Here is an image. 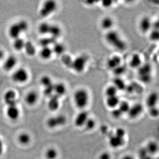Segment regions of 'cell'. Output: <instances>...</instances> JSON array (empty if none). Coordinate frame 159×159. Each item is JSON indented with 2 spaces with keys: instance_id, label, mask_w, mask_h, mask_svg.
Here are the masks:
<instances>
[{
  "instance_id": "6da1fadb",
  "label": "cell",
  "mask_w": 159,
  "mask_h": 159,
  "mask_svg": "<svg viewBox=\"0 0 159 159\" xmlns=\"http://www.w3.org/2000/svg\"><path fill=\"white\" fill-rule=\"evenodd\" d=\"M105 39L108 43L118 51H125L127 44L117 31L110 30L107 31L105 35Z\"/></svg>"
},
{
  "instance_id": "7a4b0ae2",
  "label": "cell",
  "mask_w": 159,
  "mask_h": 159,
  "mask_svg": "<svg viewBox=\"0 0 159 159\" xmlns=\"http://www.w3.org/2000/svg\"><path fill=\"white\" fill-rule=\"evenodd\" d=\"M74 101L77 108L84 110L88 106L89 102L88 92L83 88L77 90L74 93Z\"/></svg>"
},
{
  "instance_id": "3957f363",
  "label": "cell",
  "mask_w": 159,
  "mask_h": 159,
  "mask_svg": "<svg viewBox=\"0 0 159 159\" xmlns=\"http://www.w3.org/2000/svg\"><path fill=\"white\" fill-rule=\"evenodd\" d=\"M57 4L53 0H48L44 2L39 11V15L43 18L50 16L57 10Z\"/></svg>"
},
{
  "instance_id": "277c9868",
  "label": "cell",
  "mask_w": 159,
  "mask_h": 159,
  "mask_svg": "<svg viewBox=\"0 0 159 159\" xmlns=\"http://www.w3.org/2000/svg\"><path fill=\"white\" fill-rule=\"evenodd\" d=\"M152 68L150 64L145 63L138 69V75L141 82L145 84L149 83L152 80Z\"/></svg>"
},
{
  "instance_id": "5b68a950",
  "label": "cell",
  "mask_w": 159,
  "mask_h": 159,
  "mask_svg": "<svg viewBox=\"0 0 159 159\" xmlns=\"http://www.w3.org/2000/svg\"><path fill=\"white\" fill-rule=\"evenodd\" d=\"M29 72L24 68H20L17 69L11 75L12 81L19 84L25 83L29 80Z\"/></svg>"
},
{
  "instance_id": "8992f818",
  "label": "cell",
  "mask_w": 159,
  "mask_h": 159,
  "mask_svg": "<svg viewBox=\"0 0 159 159\" xmlns=\"http://www.w3.org/2000/svg\"><path fill=\"white\" fill-rule=\"evenodd\" d=\"M67 122V119L63 115H57L49 117L47 119L46 124L49 128L54 129L65 125Z\"/></svg>"
},
{
  "instance_id": "52a82bcc",
  "label": "cell",
  "mask_w": 159,
  "mask_h": 159,
  "mask_svg": "<svg viewBox=\"0 0 159 159\" xmlns=\"http://www.w3.org/2000/svg\"><path fill=\"white\" fill-rule=\"evenodd\" d=\"M88 58L84 55H80L73 60L71 68L78 74H80L85 70Z\"/></svg>"
},
{
  "instance_id": "ba28073f",
  "label": "cell",
  "mask_w": 159,
  "mask_h": 159,
  "mask_svg": "<svg viewBox=\"0 0 159 159\" xmlns=\"http://www.w3.org/2000/svg\"><path fill=\"white\" fill-rule=\"evenodd\" d=\"M3 100L7 106L17 105V94L13 89H9L5 92L3 96Z\"/></svg>"
},
{
  "instance_id": "9c48e42d",
  "label": "cell",
  "mask_w": 159,
  "mask_h": 159,
  "mask_svg": "<svg viewBox=\"0 0 159 159\" xmlns=\"http://www.w3.org/2000/svg\"><path fill=\"white\" fill-rule=\"evenodd\" d=\"M6 115L7 118L11 121H16L20 118V111L17 105L7 106L6 110Z\"/></svg>"
},
{
  "instance_id": "30bf717a",
  "label": "cell",
  "mask_w": 159,
  "mask_h": 159,
  "mask_svg": "<svg viewBox=\"0 0 159 159\" xmlns=\"http://www.w3.org/2000/svg\"><path fill=\"white\" fill-rule=\"evenodd\" d=\"M144 108L141 103H138L130 106V108L127 112L129 118L131 119H136L139 118L142 113Z\"/></svg>"
},
{
  "instance_id": "8fae6325",
  "label": "cell",
  "mask_w": 159,
  "mask_h": 159,
  "mask_svg": "<svg viewBox=\"0 0 159 159\" xmlns=\"http://www.w3.org/2000/svg\"><path fill=\"white\" fill-rule=\"evenodd\" d=\"M89 118L88 112L84 110H81L74 119V125L77 128L84 127Z\"/></svg>"
},
{
  "instance_id": "7c38bea8",
  "label": "cell",
  "mask_w": 159,
  "mask_h": 159,
  "mask_svg": "<svg viewBox=\"0 0 159 159\" xmlns=\"http://www.w3.org/2000/svg\"><path fill=\"white\" fill-rule=\"evenodd\" d=\"M17 58L14 55H9L5 59L3 65L4 70L9 72L13 70L17 65Z\"/></svg>"
},
{
  "instance_id": "4fadbf2b",
  "label": "cell",
  "mask_w": 159,
  "mask_h": 159,
  "mask_svg": "<svg viewBox=\"0 0 159 159\" xmlns=\"http://www.w3.org/2000/svg\"><path fill=\"white\" fill-rule=\"evenodd\" d=\"M152 22L150 18L144 16L141 19L139 22V29L144 33H146L152 29Z\"/></svg>"
},
{
  "instance_id": "5bb4252c",
  "label": "cell",
  "mask_w": 159,
  "mask_h": 159,
  "mask_svg": "<svg viewBox=\"0 0 159 159\" xmlns=\"http://www.w3.org/2000/svg\"><path fill=\"white\" fill-rule=\"evenodd\" d=\"M109 136V143L112 148H121L125 144V139L119 138L116 136L114 134Z\"/></svg>"
},
{
  "instance_id": "9a60e30c",
  "label": "cell",
  "mask_w": 159,
  "mask_h": 159,
  "mask_svg": "<svg viewBox=\"0 0 159 159\" xmlns=\"http://www.w3.org/2000/svg\"><path fill=\"white\" fill-rule=\"evenodd\" d=\"M8 31L9 37L13 40L20 37L21 34H22L17 22L11 24L9 27Z\"/></svg>"
},
{
  "instance_id": "2e32d148",
  "label": "cell",
  "mask_w": 159,
  "mask_h": 159,
  "mask_svg": "<svg viewBox=\"0 0 159 159\" xmlns=\"http://www.w3.org/2000/svg\"><path fill=\"white\" fill-rule=\"evenodd\" d=\"M39 100V95L34 91H30L26 94L25 102L29 106H33L37 103Z\"/></svg>"
},
{
  "instance_id": "e0dca14e",
  "label": "cell",
  "mask_w": 159,
  "mask_h": 159,
  "mask_svg": "<svg viewBox=\"0 0 159 159\" xmlns=\"http://www.w3.org/2000/svg\"><path fill=\"white\" fill-rule=\"evenodd\" d=\"M60 106V98L53 95L49 97L48 103V108L51 111H55L59 109Z\"/></svg>"
},
{
  "instance_id": "ac0fdd59",
  "label": "cell",
  "mask_w": 159,
  "mask_h": 159,
  "mask_svg": "<svg viewBox=\"0 0 159 159\" xmlns=\"http://www.w3.org/2000/svg\"><path fill=\"white\" fill-rule=\"evenodd\" d=\"M122 58L119 55H115L107 60V66L111 70H113L117 67L121 65Z\"/></svg>"
},
{
  "instance_id": "d6986e66",
  "label": "cell",
  "mask_w": 159,
  "mask_h": 159,
  "mask_svg": "<svg viewBox=\"0 0 159 159\" xmlns=\"http://www.w3.org/2000/svg\"><path fill=\"white\" fill-rule=\"evenodd\" d=\"M66 87L62 82L57 83L54 85V95L60 98L66 93Z\"/></svg>"
},
{
  "instance_id": "ffe728a7",
  "label": "cell",
  "mask_w": 159,
  "mask_h": 159,
  "mask_svg": "<svg viewBox=\"0 0 159 159\" xmlns=\"http://www.w3.org/2000/svg\"><path fill=\"white\" fill-rule=\"evenodd\" d=\"M158 94L156 92H152L148 95L146 100V104L147 107L150 108L157 107L158 101Z\"/></svg>"
},
{
  "instance_id": "44dd1931",
  "label": "cell",
  "mask_w": 159,
  "mask_h": 159,
  "mask_svg": "<svg viewBox=\"0 0 159 159\" xmlns=\"http://www.w3.org/2000/svg\"><path fill=\"white\" fill-rule=\"evenodd\" d=\"M142 64V59L139 54H134L131 57L129 65L133 69H138Z\"/></svg>"
},
{
  "instance_id": "7402d4cb",
  "label": "cell",
  "mask_w": 159,
  "mask_h": 159,
  "mask_svg": "<svg viewBox=\"0 0 159 159\" xmlns=\"http://www.w3.org/2000/svg\"><path fill=\"white\" fill-rule=\"evenodd\" d=\"M53 54L52 48L50 47H42L39 52L40 57L45 61L51 59Z\"/></svg>"
},
{
  "instance_id": "603a6c76",
  "label": "cell",
  "mask_w": 159,
  "mask_h": 159,
  "mask_svg": "<svg viewBox=\"0 0 159 159\" xmlns=\"http://www.w3.org/2000/svg\"><path fill=\"white\" fill-rule=\"evenodd\" d=\"M17 141L20 145L23 146L29 145L31 142V136L27 132L21 133L18 136Z\"/></svg>"
},
{
  "instance_id": "cb8c5ba5",
  "label": "cell",
  "mask_w": 159,
  "mask_h": 159,
  "mask_svg": "<svg viewBox=\"0 0 159 159\" xmlns=\"http://www.w3.org/2000/svg\"><path fill=\"white\" fill-rule=\"evenodd\" d=\"M114 25V20L110 16H106L103 18L100 22L101 28L104 30H107V31L111 30Z\"/></svg>"
},
{
  "instance_id": "d4e9b609",
  "label": "cell",
  "mask_w": 159,
  "mask_h": 159,
  "mask_svg": "<svg viewBox=\"0 0 159 159\" xmlns=\"http://www.w3.org/2000/svg\"><path fill=\"white\" fill-rule=\"evenodd\" d=\"M120 102V99H119V97L118 96H116L107 97L106 104L108 108L112 110L118 107Z\"/></svg>"
},
{
  "instance_id": "484cf974",
  "label": "cell",
  "mask_w": 159,
  "mask_h": 159,
  "mask_svg": "<svg viewBox=\"0 0 159 159\" xmlns=\"http://www.w3.org/2000/svg\"><path fill=\"white\" fill-rule=\"evenodd\" d=\"M24 50L26 54L29 57H33L36 54V48L34 44L31 41L25 42Z\"/></svg>"
},
{
  "instance_id": "4316f807",
  "label": "cell",
  "mask_w": 159,
  "mask_h": 159,
  "mask_svg": "<svg viewBox=\"0 0 159 159\" xmlns=\"http://www.w3.org/2000/svg\"><path fill=\"white\" fill-rule=\"evenodd\" d=\"M145 148L148 153L152 156L158 151V145L155 141H151L148 142Z\"/></svg>"
},
{
  "instance_id": "83f0119b",
  "label": "cell",
  "mask_w": 159,
  "mask_h": 159,
  "mask_svg": "<svg viewBox=\"0 0 159 159\" xmlns=\"http://www.w3.org/2000/svg\"><path fill=\"white\" fill-rule=\"evenodd\" d=\"M61 29L59 26L56 25H51L49 34L50 37L56 40L61 35Z\"/></svg>"
},
{
  "instance_id": "f1b7e54d",
  "label": "cell",
  "mask_w": 159,
  "mask_h": 159,
  "mask_svg": "<svg viewBox=\"0 0 159 159\" xmlns=\"http://www.w3.org/2000/svg\"><path fill=\"white\" fill-rule=\"evenodd\" d=\"M52 49L53 54H55L57 56H61L64 54L66 51V48L63 44L56 42L53 44Z\"/></svg>"
},
{
  "instance_id": "f546056e",
  "label": "cell",
  "mask_w": 159,
  "mask_h": 159,
  "mask_svg": "<svg viewBox=\"0 0 159 159\" xmlns=\"http://www.w3.org/2000/svg\"><path fill=\"white\" fill-rule=\"evenodd\" d=\"M25 42L22 38H18L13 40L12 47L15 51L20 52L24 50Z\"/></svg>"
},
{
  "instance_id": "4dcf8cb0",
  "label": "cell",
  "mask_w": 159,
  "mask_h": 159,
  "mask_svg": "<svg viewBox=\"0 0 159 159\" xmlns=\"http://www.w3.org/2000/svg\"><path fill=\"white\" fill-rule=\"evenodd\" d=\"M58 156V151L57 149L53 147L48 148L45 152L46 159H57Z\"/></svg>"
},
{
  "instance_id": "1f68e13d",
  "label": "cell",
  "mask_w": 159,
  "mask_h": 159,
  "mask_svg": "<svg viewBox=\"0 0 159 159\" xmlns=\"http://www.w3.org/2000/svg\"><path fill=\"white\" fill-rule=\"evenodd\" d=\"M113 85L119 90H123L126 88V84L125 81L120 77H116L113 80Z\"/></svg>"
},
{
  "instance_id": "d6a6232c",
  "label": "cell",
  "mask_w": 159,
  "mask_h": 159,
  "mask_svg": "<svg viewBox=\"0 0 159 159\" xmlns=\"http://www.w3.org/2000/svg\"><path fill=\"white\" fill-rule=\"evenodd\" d=\"M51 25L48 22H42L39 25L38 31L40 34L45 35L49 34Z\"/></svg>"
},
{
  "instance_id": "836d02e7",
  "label": "cell",
  "mask_w": 159,
  "mask_h": 159,
  "mask_svg": "<svg viewBox=\"0 0 159 159\" xmlns=\"http://www.w3.org/2000/svg\"><path fill=\"white\" fill-rule=\"evenodd\" d=\"M56 42V40L49 36L41 39L39 41V44L42 47H50L51 44H54Z\"/></svg>"
},
{
  "instance_id": "e575fe53",
  "label": "cell",
  "mask_w": 159,
  "mask_h": 159,
  "mask_svg": "<svg viewBox=\"0 0 159 159\" xmlns=\"http://www.w3.org/2000/svg\"><path fill=\"white\" fill-rule=\"evenodd\" d=\"M118 89L113 85L108 86L105 89V94L107 97L117 96Z\"/></svg>"
},
{
  "instance_id": "d590c367",
  "label": "cell",
  "mask_w": 159,
  "mask_h": 159,
  "mask_svg": "<svg viewBox=\"0 0 159 159\" xmlns=\"http://www.w3.org/2000/svg\"><path fill=\"white\" fill-rule=\"evenodd\" d=\"M40 83L44 88L53 84L52 79L48 75H44L41 77Z\"/></svg>"
},
{
  "instance_id": "8d00e7d4",
  "label": "cell",
  "mask_w": 159,
  "mask_h": 159,
  "mask_svg": "<svg viewBox=\"0 0 159 159\" xmlns=\"http://www.w3.org/2000/svg\"><path fill=\"white\" fill-rule=\"evenodd\" d=\"M73 59L68 54H64L61 56V61L63 64L68 68H71Z\"/></svg>"
},
{
  "instance_id": "74e56055",
  "label": "cell",
  "mask_w": 159,
  "mask_h": 159,
  "mask_svg": "<svg viewBox=\"0 0 159 159\" xmlns=\"http://www.w3.org/2000/svg\"><path fill=\"white\" fill-rule=\"evenodd\" d=\"M130 107V105L127 101H120L118 108L122 112V114H124L127 113Z\"/></svg>"
},
{
  "instance_id": "f35d334b",
  "label": "cell",
  "mask_w": 159,
  "mask_h": 159,
  "mask_svg": "<svg viewBox=\"0 0 159 159\" xmlns=\"http://www.w3.org/2000/svg\"><path fill=\"white\" fill-rule=\"evenodd\" d=\"M96 125V121L94 119L89 117L86 122L85 125L84 127L87 130L91 131L95 128Z\"/></svg>"
},
{
  "instance_id": "ab89813d",
  "label": "cell",
  "mask_w": 159,
  "mask_h": 159,
  "mask_svg": "<svg viewBox=\"0 0 159 159\" xmlns=\"http://www.w3.org/2000/svg\"><path fill=\"white\" fill-rule=\"evenodd\" d=\"M18 25L21 30L22 33H25L28 31L29 29V25L28 22L24 20H20L17 22Z\"/></svg>"
},
{
  "instance_id": "60d3db41",
  "label": "cell",
  "mask_w": 159,
  "mask_h": 159,
  "mask_svg": "<svg viewBox=\"0 0 159 159\" xmlns=\"http://www.w3.org/2000/svg\"><path fill=\"white\" fill-rule=\"evenodd\" d=\"M139 157L140 159H153L152 156L150 155L146 151L145 148H142L139 151Z\"/></svg>"
},
{
  "instance_id": "b9f144b4",
  "label": "cell",
  "mask_w": 159,
  "mask_h": 159,
  "mask_svg": "<svg viewBox=\"0 0 159 159\" xmlns=\"http://www.w3.org/2000/svg\"><path fill=\"white\" fill-rule=\"evenodd\" d=\"M125 71H126V68L124 66L122 65L113 70L114 74L116 76V77H120V76L125 73Z\"/></svg>"
},
{
  "instance_id": "7bdbcfd3",
  "label": "cell",
  "mask_w": 159,
  "mask_h": 159,
  "mask_svg": "<svg viewBox=\"0 0 159 159\" xmlns=\"http://www.w3.org/2000/svg\"><path fill=\"white\" fill-rule=\"evenodd\" d=\"M159 38V30L152 29V30L151 31L150 34H149V39L152 41L156 42L158 40Z\"/></svg>"
},
{
  "instance_id": "ee69618b",
  "label": "cell",
  "mask_w": 159,
  "mask_h": 159,
  "mask_svg": "<svg viewBox=\"0 0 159 159\" xmlns=\"http://www.w3.org/2000/svg\"><path fill=\"white\" fill-rule=\"evenodd\" d=\"M54 84H53L52 85L45 88L44 89V93L46 96L50 97L54 95Z\"/></svg>"
},
{
  "instance_id": "f6af8a7d",
  "label": "cell",
  "mask_w": 159,
  "mask_h": 159,
  "mask_svg": "<svg viewBox=\"0 0 159 159\" xmlns=\"http://www.w3.org/2000/svg\"><path fill=\"white\" fill-rule=\"evenodd\" d=\"M114 134L119 138L125 139V135H126V131L124 128L119 127L116 129Z\"/></svg>"
},
{
  "instance_id": "bcb514c9",
  "label": "cell",
  "mask_w": 159,
  "mask_h": 159,
  "mask_svg": "<svg viewBox=\"0 0 159 159\" xmlns=\"http://www.w3.org/2000/svg\"><path fill=\"white\" fill-rule=\"evenodd\" d=\"M111 114L112 116L113 117L114 119H120L122 116V115H123L118 107L112 110Z\"/></svg>"
},
{
  "instance_id": "7dc6e473",
  "label": "cell",
  "mask_w": 159,
  "mask_h": 159,
  "mask_svg": "<svg viewBox=\"0 0 159 159\" xmlns=\"http://www.w3.org/2000/svg\"><path fill=\"white\" fill-rule=\"evenodd\" d=\"M148 113L152 117L157 118L159 115L158 109L157 108V107L149 108Z\"/></svg>"
},
{
  "instance_id": "c3c4849f",
  "label": "cell",
  "mask_w": 159,
  "mask_h": 159,
  "mask_svg": "<svg viewBox=\"0 0 159 159\" xmlns=\"http://www.w3.org/2000/svg\"><path fill=\"white\" fill-rule=\"evenodd\" d=\"M111 157L110 154L107 152H104L99 155V159H111Z\"/></svg>"
},
{
  "instance_id": "681fc988",
  "label": "cell",
  "mask_w": 159,
  "mask_h": 159,
  "mask_svg": "<svg viewBox=\"0 0 159 159\" xmlns=\"http://www.w3.org/2000/svg\"><path fill=\"white\" fill-rule=\"evenodd\" d=\"M113 2L110 0H106V1H103L102 2V7L105 8H109L111 7L113 5Z\"/></svg>"
},
{
  "instance_id": "f907efd6",
  "label": "cell",
  "mask_w": 159,
  "mask_h": 159,
  "mask_svg": "<svg viewBox=\"0 0 159 159\" xmlns=\"http://www.w3.org/2000/svg\"><path fill=\"white\" fill-rule=\"evenodd\" d=\"M4 144L3 140L0 138V157L3 154L4 152Z\"/></svg>"
},
{
  "instance_id": "816d5d0a",
  "label": "cell",
  "mask_w": 159,
  "mask_h": 159,
  "mask_svg": "<svg viewBox=\"0 0 159 159\" xmlns=\"http://www.w3.org/2000/svg\"><path fill=\"white\" fill-rule=\"evenodd\" d=\"M101 132L102 134H107V131H108V129L106 125H103L102 127H101Z\"/></svg>"
},
{
  "instance_id": "f5cc1de1",
  "label": "cell",
  "mask_w": 159,
  "mask_h": 159,
  "mask_svg": "<svg viewBox=\"0 0 159 159\" xmlns=\"http://www.w3.org/2000/svg\"><path fill=\"white\" fill-rule=\"evenodd\" d=\"M122 159H135V158L133 156L130 154H127L123 156Z\"/></svg>"
},
{
  "instance_id": "db71d44e",
  "label": "cell",
  "mask_w": 159,
  "mask_h": 159,
  "mask_svg": "<svg viewBox=\"0 0 159 159\" xmlns=\"http://www.w3.org/2000/svg\"><path fill=\"white\" fill-rule=\"evenodd\" d=\"M4 54L3 51H2V50H0V61L2 59L3 57H4Z\"/></svg>"
}]
</instances>
